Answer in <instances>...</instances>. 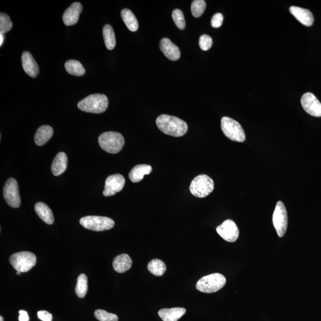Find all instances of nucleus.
I'll use <instances>...</instances> for the list:
<instances>
[{"label":"nucleus","mask_w":321,"mask_h":321,"mask_svg":"<svg viewBox=\"0 0 321 321\" xmlns=\"http://www.w3.org/2000/svg\"><path fill=\"white\" fill-rule=\"evenodd\" d=\"M10 262L17 271L26 272L36 265V257L32 252H21L11 255Z\"/></svg>","instance_id":"0eeeda50"},{"label":"nucleus","mask_w":321,"mask_h":321,"mask_svg":"<svg viewBox=\"0 0 321 321\" xmlns=\"http://www.w3.org/2000/svg\"><path fill=\"white\" fill-rule=\"evenodd\" d=\"M0 321H4L3 318L0 317Z\"/></svg>","instance_id":"4c0bfd02"},{"label":"nucleus","mask_w":321,"mask_h":321,"mask_svg":"<svg viewBox=\"0 0 321 321\" xmlns=\"http://www.w3.org/2000/svg\"><path fill=\"white\" fill-rule=\"evenodd\" d=\"M82 10V5L80 2H74L63 14V20L64 24L66 26L76 24L79 21L80 14Z\"/></svg>","instance_id":"4468645a"},{"label":"nucleus","mask_w":321,"mask_h":321,"mask_svg":"<svg viewBox=\"0 0 321 321\" xmlns=\"http://www.w3.org/2000/svg\"><path fill=\"white\" fill-rule=\"evenodd\" d=\"M223 15L222 13L215 14L211 19V25L214 28H219L222 27L223 23Z\"/></svg>","instance_id":"72a5a7b5"},{"label":"nucleus","mask_w":321,"mask_h":321,"mask_svg":"<svg viewBox=\"0 0 321 321\" xmlns=\"http://www.w3.org/2000/svg\"><path fill=\"white\" fill-rule=\"evenodd\" d=\"M13 27L12 22H11L9 16L7 14L1 13L0 14V33L7 32Z\"/></svg>","instance_id":"c756f323"},{"label":"nucleus","mask_w":321,"mask_h":321,"mask_svg":"<svg viewBox=\"0 0 321 321\" xmlns=\"http://www.w3.org/2000/svg\"><path fill=\"white\" fill-rule=\"evenodd\" d=\"M67 156L64 153H59L53 160L51 172L54 176H59L64 173L67 167Z\"/></svg>","instance_id":"a211bd4d"},{"label":"nucleus","mask_w":321,"mask_h":321,"mask_svg":"<svg viewBox=\"0 0 321 321\" xmlns=\"http://www.w3.org/2000/svg\"><path fill=\"white\" fill-rule=\"evenodd\" d=\"M172 18L174 24L180 30H184L186 27V22L184 15L182 11L179 9H175L172 13Z\"/></svg>","instance_id":"7c9ffc66"},{"label":"nucleus","mask_w":321,"mask_h":321,"mask_svg":"<svg viewBox=\"0 0 321 321\" xmlns=\"http://www.w3.org/2000/svg\"><path fill=\"white\" fill-rule=\"evenodd\" d=\"M67 72L71 75L82 76L85 73V69L81 63L75 60H68L65 64Z\"/></svg>","instance_id":"a878e982"},{"label":"nucleus","mask_w":321,"mask_h":321,"mask_svg":"<svg viewBox=\"0 0 321 321\" xmlns=\"http://www.w3.org/2000/svg\"><path fill=\"white\" fill-rule=\"evenodd\" d=\"M35 211L40 219L47 225H53L54 219L52 211L44 203L38 202L35 205Z\"/></svg>","instance_id":"5701e85b"},{"label":"nucleus","mask_w":321,"mask_h":321,"mask_svg":"<svg viewBox=\"0 0 321 321\" xmlns=\"http://www.w3.org/2000/svg\"><path fill=\"white\" fill-rule=\"evenodd\" d=\"M131 265H132V260L128 254L118 255L113 260V268L119 273H123V272L129 270Z\"/></svg>","instance_id":"aec40b11"},{"label":"nucleus","mask_w":321,"mask_h":321,"mask_svg":"<svg viewBox=\"0 0 321 321\" xmlns=\"http://www.w3.org/2000/svg\"><path fill=\"white\" fill-rule=\"evenodd\" d=\"M152 171L153 168L150 165H137L131 169L128 177L133 183H138L143 180L145 175L150 174Z\"/></svg>","instance_id":"412c9836"},{"label":"nucleus","mask_w":321,"mask_h":321,"mask_svg":"<svg viewBox=\"0 0 321 321\" xmlns=\"http://www.w3.org/2000/svg\"><path fill=\"white\" fill-rule=\"evenodd\" d=\"M53 128L50 126H42L35 133V142L38 146H42L45 144L53 135Z\"/></svg>","instance_id":"4be33fe9"},{"label":"nucleus","mask_w":321,"mask_h":321,"mask_svg":"<svg viewBox=\"0 0 321 321\" xmlns=\"http://www.w3.org/2000/svg\"><path fill=\"white\" fill-rule=\"evenodd\" d=\"M21 273H22V272H20V271H17V272H16V274H18V275H20V274H21Z\"/></svg>","instance_id":"58836bf2"},{"label":"nucleus","mask_w":321,"mask_h":321,"mask_svg":"<svg viewBox=\"0 0 321 321\" xmlns=\"http://www.w3.org/2000/svg\"><path fill=\"white\" fill-rule=\"evenodd\" d=\"M156 124L162 132L174 137H181L187 132V123L178 117L162 114L158 117Z\"/></svg>","instance_id":"f257e3e1"},{"label":"nucleus","mask_w":321,"mask_h":321,"mask_svg":"<svg viewBox=\"0 0 321 321\" xmlns=\"http://www.w3.org/2000/svg\"><path fill=\"white\" fill-rule=\"evenodd\" d=\"M290 11L297 21L303 25L311 27L314 24V16L310 11L299 7L291 6Z\"/></svg>","instance_id":"f3484780"},{"label":"nucleus","mask_w":321,"mask_h":321,"mask_svg":"<svg viewBox=\"0 0 321 321\" xmlns=\"http://www.w3.org/2000/svg\"><path fill=\"white\" fill-rule=\"evenodd\" d=\"M221 127L226 137L233 141L243 142L246 139L244 130L239 122L228 117H224L221 121Z\"/></svg>","instance_id":"423d86ee"},{"label":"nucleus","mask_w":321,"mask_h":321,"mask_svg":"<svg viewBox=\"0 0 321 321\" xmlns=\"http://www.w3.org/2000/svg\"><path fill=\"white\" fill-rule=\"evenodd\" d=\"M226 279L223 275L214 273L203 277L196 283L197 290L205 293H213L225 285Z\"/></svg>","instance_id":"20e7f679"},{"label":"nucleus","mask_w":321,"mask_h":321,"mask_svg":"<svg viewBox=\"0 0 321 321\" xmlns=\"http://www.w3.org/2000/svg\"><path fill=\"white\" fill-rule=\"evenodd\" d=\"M301 104L306 113L312 116L321 117V103L313 94H304L301 98Z\"/></svg>","instance_id":"ddd939ff"},{"label":"nucleus","mask_w":321,"mask_h":321,"mask_svg":"<svg viewBox=\"0 0 321 321\" xmlns=\"http://www.w3.org/2000/svg\"><path fill=\"white\" fill-rule=\"evenodd\" d=\"M214 189L213 180L206 174H200L191 182L190 191L193 196L203 198L209 195Z\"/></svg>","instance_id":"39448f33"},{"label":"nucleus","mask_w":321,"mask_h":321,"mask_svg":"<svg viewBox=\"0 0 321 321\" xmlns=\"http://www.w3.org/2000/svg\"><path fill=\"white\" fill-rule=\"evenodd\" d=\"M186 312V309L183 308H165L160 309L159 315L163 321H178Z\"/></svg>","instance_id":"6ab92c4d"},{"label":"nucleus","mask_w":321,"mask_h":321,"mask_svg":"<svg viewBox=\"0 0 321 321\" xmlns=\"http://www.w3.org/2000/svg\"><path fill=\"white\" fill-rule=\"evenodd\" d=\"M38 317L42 321H52L53 315L49 312L45 311H39L38 312Z\"/></svg>","instance_id":"f704fd0d"},{"label":"nucleus","mask_w":321,"mask_h":321,"mask_svg":"<svg viewBox=\"0 0 321 321\" xmlns=\"http://www.w3.org/2000/svg\"><path fill=\"white\" fill-rule=\"evenodd\" d=\"M160 48L162 53L172 61H177L180 58V51L178 47L167 38L160 40Z\"/></svg>","instance_id":"2eb2a0df"},{"label":"nucleus","mask_w":321,"mask_h":321,"mask_svg":"<svg viewBox=\"0 0 321 321\" xmlns=\"http://www.w3.org/2000/svg\"><path fill=\"white\" fill-rule=\"evenodd\" d=\"M121 16L126 27L131 32H136L138 30L139 24L134 14L128 8L122 11Z\"/></svg>","instance_id":"b1692460"},{"label":"nucleus","mask_w":321,"mask_h":321,"mask_svg":"<svg viewBox=\"0 0 321 321\" xmlns=\"http://www.w3.org/2000/svg\"><path fill=\"white\" fill-rule=\"evenodd\" d=\"M102 33L106 47L109 50H113L116 47V40L113 28L110 25H105Z\"/></svg>","instance_id":"393cba45"},{"label":"nucleus","mask_w":321,"mask_h":321,"mask_svg":"<svg viewBox=\"0 0 321 321\" xmlns=\"http://www.w3.org/2000/svg\"><path fill=\"white\" fill-rule=\"evenodd\" d=\"M4 41V34L0 33V46H2Z\"/></svg>","instance_id":"e433bc0d"},{"label":"nucleus","mask_w":321,"mask_h":321,"mask_svg":"<svg viewBox=\"0 0 321 321\" xmlns=\"http://www.w3.org/2000/svg\"><path fill=\"white\" fill-rule=\"evenodd\" d=\"M125 177L122 174H116L108 176L105 180L104 191L103 194L105 196H111L122 191L125 184Z\"/></svg>","instance_id":"f8f14e48"},{"label":"nucleus","mask_w":321,"mask_h":321,"mask_svg":"<svg viewBox=\"0 0 321 321\" xmlns=\"http://www.w3.org/2000/svg\"><path fill=\"white\" fill-rule=\"evenodd\" d=\"M77 106L80 110L87 113H102L108 107V99L104 94H93L79 102Z\"/></svg>","instance_id":"f03ea898"},{"label":"nucleus","mask_w":321,"mask_h":321,"mask_svg":"<svg viewBox=\"0 0 321 321\" xmlns=\"http://www.w3.org/2000/svg\"><path fill=\"white\" fill-rule=\"evenodd\" d=\"M95 317L99 321H118L119 318L116 315L98 309L95 312Z\"/></svg>","instance_id":"2f4dec72"},{"label":"nucleus","mask_w":321,"mask_h":321,"mask_svg":"<svg viewBox=\"0 0 321 321\" xmlns=\"http://www.w3.org/2000/svg\"><path fill=\"white\" fill-rule=\"evenodd\" d=\"M83 227L94 231L110 230L115 225L114 220L110 218L100 216H87L80 220Z\"/></svg>","instance_id":"6e6552de"},{"label":"nucleus","mask_w":321,"mask_h":321,"mask_svg":"<svg viewBox=\"0 0 321 321\" xmlns=\"http://www.w3.org/2000/svg\"><path fill=\"white\" fill-rule=\"evenodd\" d=\"M3 196L7 204L14 208H19L21 200L18 182L13 178L8 179L4 186Z\"/></svg>","instance_id":"9d476101"},{"label":"nucleus","mask_w":321,"mask_h":321,"mask_svg":"<svg viewBox=\"0 0 321 321\" xmlns=\"http://www.w3.org/2000/svg\"><path fill=\"white\" fill-rule=\"evenodd\" d=\"M98 142L100 147L107 153L117 154L122 150L125 141L122 134L116 131H107L100 135Z\"/></svg>","instance_id":"7ed1b4c3"},{"label":"nucleus","mask_w":321,"mask_h":321,"mask_svg":"<svg viewBox=\"0 0 321 321\" xmlns=\"http://www.w3.org/2000/svg\"><path fill=\"white\" fill-rule=\"evenodd\" d=\"M217 233L228 242H234L239 236V230L236 223L231 220H225L216 228Z\"/></svg>","instance_id":"9b49d317"},{"label":"nucleus","mask_w":321,"mask_h":321,"mask_svg":"<svg viewBox=\"0 0 321 321\" xmlns=\"http://www.w3.org/2000/svg\"><path fill=\"white\" fill-rule=\"evenodd\" d=\"M22 62L25 73L35 78L39 73V67L32 55L28 51H25L22 54Z\"/></svg>","instance_id":"dca6fc26"},{"label":"nucleus","mask_w":321,"mask_h":321,"mask_svg":"<svg viewBox=\"0 0 321 321\" xmlns=\"http://www.w3.org/2000/svg\"><path fill=\"white\" fill-rule=\"evenodd\" d=\"M19 321H30V317L28 316L27 312L25 311H20L19 312Z\"/></svg>","instance_id":"c9c22d12"},{"label":"nucleus","mask_w":321,"mask_h":321,"mask_svg":"<svg viewBox=\"0 0 321 321\" xmlns=\"http://www.w3.org/2000/svg\"><path fill=\"white\" fill-rule=\"evenodd\" d=\"M88 290V278L85 274H82L77 278L75 292L79 298H84Z\"/></svg>","instance_id":"cd10ccee"},{"label":"nucleus","mask_w":321,"mask_h":321,"mask_svg":"<svg viewBox=\"0 0 321 321\" xmlns=\"http://www.w3.org/2000/svg\"><path fill=\"white\" fill-rule=\"evenodd\" d=\"M148 271L156 276H162L166 271V265L161 260L155 259L152 260L148 265Z\"/></svg>","instance_id":"bb28decb"},{"label":"nucleus","mask_w":321,"mask_h":321,"mask_svg":"<svg viewBox=\"0 0 321 321\" xmlns=\"http://www.w3.org/2000/svg\"><path fill=\"white\" fill-rule=\"evenodd\" d=\"M206 8V2L203 0H194L191 5L192 15L194 18H199L201 16Z\"/></svg>","instance_id":"c85d7f7f"},{"label":"nucleus","mask_w":321,"mask_h":321,"mask_svg":"<svg viewBox=\"0 0 321 321\" xmlns=\"http://www.w3.org/2000/svg\"><path fill=\"white\" fill-rule=\"evenodd\" d=\"M199 44L200 48L203 51H207L210 50L213 45V39L210 36L207 35H202L199 38Z\"/></svg>","instance_id":"473e14b6"},{"label":"nucleus","mask_w":321,"mask_h":321,"mask_svg":"<svg viewBox=\"0 0 321 321\" xmlns=\"http://www.w3.org/2000/svg\"><path fill=\"white\" fill-rule=\"evenodd\" d=\"M272 223L277 231L278 236L282 237L288 228V216L285 205L282 201L277 202L272 216Z\"/></svg>","instance_id":"1a4fd4ad"}]
</instances>
